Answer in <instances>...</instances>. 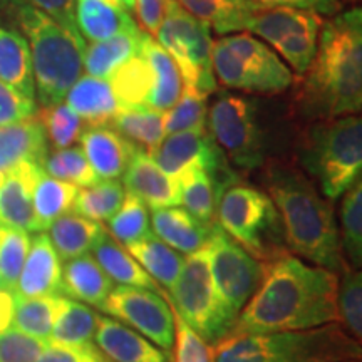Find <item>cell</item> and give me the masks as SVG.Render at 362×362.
<instances>
[{
	"label": "cell",
	"mask_w": 362,
	"mask_h": 362,
	"mask_svg": "<svg viewBox=\"0 0 362 362\" xmlns=\"http://www.w3.org/2000/svg\"><path fill=\"white\" fill-rule=\"evenodd\" d=\"M208 96L197 90L193 86H183L181 96L173 107L163 112V128L165 136L181 133V131L206 129L208 119Z\"/></svg>",
	"instance_id": "40"
},
{
	"label": "cell",
	"mask_w": 362,
	"mask_h": 362,
	"mask_svg": "<svg viewBox=\"0 0 362 362\" xmlns=\"http://www.w3.org/2000/svg\"><path fill=\"white\" fill-rule=\"evenodd\" d=\"M66 104L88 126L110 124L121 110L107 79L94 76H81L76 84L67 90Z\"/></svg>",
	"instance_id": "25"
},
{
	"label": "cell",
	"mask_w": 362,
	"mask_h": 362,
	"mask_svg": "<svg viewBox=\"0 0 362 362\" xmlns=\"http://www.w3.org/2000/svg\"><path fill=\"white\" fill-rule=\"evenodd\" d=\"M37 115L35 99H30L17 89L0 81V128L19 123Z\"/></svg>",
	"instance_id": "48"
},
{
	"label": "cell",
	"mask_w": 362,
	"mask_h": 362,
	"mask_svg": "<svg viewBox=\"0 0 362 362\" xmlns=\"http://www.w3.org/2000/svg\"><path fill=\"white\" fill-rule=\"evenodd\" d=\"M293 115L309 121L357 115L362 107V12H339L322 22L317 52L297 81Z\"/></svg>",
	"instance_id": "2"
},
{
	"label": "cell",
	"mask_w": 362,
	"mask_h": 362,
	"mask_svg": "<svg viewBox=\"0 0 362 362\" xmlns=\"http://www.w3.org/2000/svg\"><path fill=\"white\" fill-rule=\"evenodd\" d=\"M128 12H134V0H117Z\"/></svg>",
	"instance_id": "54"
},
{
	"label": "cell",
	"mask_w": 362,
	"mask_h": 362,
	"mask_svg": "<svg viewBox=\"0 0 362 362\" xmlns=\"http://www.w3.org/2000/svg\"><path fill=\"white\" fill-rule=\"evenodd\" d=\"M124 187L117 180H98L96 183L79 189L72 203V211L84 218L107 221L119 210L124 200Z\"/></svg>",
	"instance_id": "38"
},
{
	"label": "cell",
	"mask_w": 362,
	"mask_h": 362,
	"mask_svg": "<svg viewBox=\"0 0 362 362\" xmlns=\"http://www.w3.org/2000/svg\"><path fill=\"white\" fill-rule=\"evenodd\" d=\"M112 288L115 282L107 277L94 257H78L67 260L62 267L61 296L71 297L72 300L101 309Z\"/></svg>",
	"instance_id": "23"
},
{
	"label": "cell",
	"mask_w": 362,
	"mask_h": 362,
	"mask_svg": "<svg viewBox=\"0 0 362 362\" xmlns=\"http://www.w3.org/2000/svg\"><path fill=\"white\" fill-rule=\"evenodd\" d=\"M110 126L138 148H146L148 153H151L165 138L163 112L148 106L121 107Z\"/></svg>",
	"instance_id": "35"
},
{
	"label": "cell",
	"mask_w": 362,
	"mask_h": 362,
	"mask_svg": "<svg viewBox=\"0 0 362 362\" xmlns=\"http://www.w3.org/2000/svg\"><path fill=\"white\" fill-rule=\"evenodd\" d=\"M181 205L203 223L216 221V206L223 188L203 170H188L178 176Z\"/></svg>",
	"instance_id": "33"
},
{
	"label": "cell",
	"mask_w": 362,
	"mask_h": 362,
	"mask_svg": "<svg viewBox=\"0 0 362 362\" xmlns=\"http://www.w3.org/2000/svg\"><path fill=\"white\" fill-rule=\"evenodd\" d=\"M21 2L47 13L72 33H79L76 27V0H21Z\"/></svg>",
	"instance_id": "50"
},
{
	"label": "cell",
	"mask_w": 362,
	"mask_h": 362,
	"mask_svg": "<svg viewBox=\"0 0 362 362\" xmlns=\"http://www.w3.org/2000/svg\"><path fill=\"white\" fill-rule=\"evenodd\" d=\"M265 7H292L300 11H310L319 16H336L342 11V4L339 0H252Z\"/></svg>",
	"instance_id": "52"
},
{
	"label": "cell",
	"mask_w": 362,
	"mask_h": 362,
	"mask_svg": "<svg viewBox=\"0 0 362 362\" xmlns=\"http://www.w3.org/2000/svg\"><path fill=\"white\" fill-rule=\"evenodd\" d=\"M2 288H6V287H4V284H2V279H0V291H2Z\"/></svg>",
	"instance_id": "55"
},
{
	"label": "cell",
	"mask_w": 362,
	"mask_h": 362,
	"mask_svg": "<svg viewBox=\"0 0 362 362\" xmlns=\"http://www.w3.org/2000/svg\"><path fill=\"white\" fill-rule=\"evenodd\" d=\"M12 12L29 44L39 103L42 106L62 103L83 76L86 40L27 4H13Z\"/></svg>",
	"instance_id": "6"
},
{
	"label": "cell",
	"mask_w": 362,
	"mask_h": 362,
	"mask_svg": "<svg viewBox=\"0 0 362 362\" xmlns=\"http://www.w3.org/2000/svg\"><path fill=\"white\" fill-rule=\"evenodd\" d=\"M123 187L151 210L181 205L178 178L165 173L151 155L141 148L136 149L124 171Z\"/></svg>",
	"instance_id": "14"
},
{
	"label": "cell",
	"mask_w": 362,
	"mask_h": 362,
	"mask_svg": "<svg viewBox=\"0 0 362 362\" xmlns=\"http://www.w3.org/2000/svg\"><path fill=\"white\" fill-rule=\"evenodd\" d=\"M151 228L161 242L180 253H194L206 245L211 226L194 218L185 208L168 206L153 210Z\"/></svg>",
	"instance_id": "21"
},
{
	"label": "cell",
	"mask_w": 362,
	"mask_h": 362,
	"mask_svg": "<svg viewBox=\"0 0 362 362\" xmlns=\"http://www.w3.org/2000/svg\"><path fill=\"white\" fill-rule=\"evenodd\" d=\"M40 166L51 178L67 181L78 188L90 187L99 180L81 148H64L47 153Z\"/></svg>",
	"instance_id": "41"
},
{
	"label": "cell",
	"mask_w": 362,
	"mask_h": 362,
	"mask_svg": "<svg viewBox=\"0 0 362 362\" xmlns=\"http://www.w3.org/2000/svg\"><path fill=\"white\" fill-rule=\"evenodd\" d=\"M322 17L292 7H262L248 17L245 30L259 35L272 47L302 33H320Z\"/></svg>",
	"instance_id": "19"
},
{
	"label": "cell",
	"mask_w": 362,
	"mask_h": 362,
	"mask_svg": "<svg viewBox=\"0 0 362 362\" xmlns=\"http://www.w3.org/2000/svg\"><path fill=\"white\" fill-rule=\"evenodd\" d=\"M206 126L232 166L250 171L265 163V141L255 103L221 93L208 111Z\"/></svg>",
	"instance_id": "10"
},
{
	"label": "cell",
	"mask_w": 362,
	"mask_h": 362,
	"mask_svg": "<svg viewBox=\"0 0 362 362\" xmlns=\"http://www.w3.org/2000/svg\"><path fill=\"white\" fill-rule=\"evenodd\" d=\"M35 117L42 124L47 143H51L56 149L71 148L76 141H79L81 134L88 126L74 111L67 107L66 103L42 106Z\"/></svg>",
	"instance_id": "42"
},
{
	"label": "cell",
	"mask_w": 362,
	"mask_h": 362,
	"mask_svg": "<svg viewBox=\"0 0 362 362\" xmlns=\"http://www.w3.org/2000/svg\"><path fill=\"white\" fill-rule=\"evenodd\" d=\"M194 19L205 22L220 35L245 30L248 17L260 11V4L252 0H176Z\"/></svg>",
	"instance_id": "27"
},
{
	"label": "cell",
	"mask_w": 362,
	"mask_h": 362,
	"mask_svg": "<svg viewBox=\"0 0 362 362\" xmlns=\"http://www.w3.org/2000/svg\"><path fill=\"white\" fill-rule=\"evenodd\" d=\"M47 346V341L8 327L0 332V362H37Z\"/></svg>",
	"instance_id": "47"
},
{
	"label": "cell",
	"mask_w": 362,
	"mask_h": 362,
	"mask_svg": "<svg viewBox=\"0 0 362 362\" xmlns=\"http://www.w3.org/2000/svg\"><path fill=\"white\" fill-rule=\"evenodd\" d=\"M79 143L99 180L121 178L138 149L110 124L86 126Z\"/></svg>",
	"instance_id": "16"
},
{
	"label": "cell",
	"mask_w": 362,
	"mask_h": 362,
	"mask_svg": "<svg viewBox=\"0 0 362 362\" xmlns=\"http://www.w3.org/2000/svg\"><path fill=\"white\" fill-rule=\"evenodd\" d=\"M106 232L107 230L98 221L76 214H66L49 226V238L59 259L67 262L93 252Z\"/></svg>",
	"instance_id": "26"
},
{
	"label": "cell",
	"mask_w": 362,
	"mask_h": 362,
	"mask_svg": "<svg viewBox=\"0 0 362 362\" xmlns=\"http://www.w3.org/2000/svg\"><path fill=\"white\" fill-rule=\"evenodd\" d=\"M339 279L291 252L262 264V280L237 315L233 334L305 330L339 322Z\"/></svg>",
	"instance_id": "1"
},
{
	"label": "cell",
	"mask_w": 362,
	"mask_h": 362,
	"mask_svg": "<svg viewBox=\"0 0 362 362\" xmlns=\"http://www.w3.org/2000/svg\"><path fill=\"white\" fill-rule=\"evenodd\" d=\"M42 166L22 161L0 175V223L34 232V188Z\"/></svg>",
	"instance_id": "15"
},
{
	"label": "cell",
	"mask_w": 362,
	"mask_h": 362,
	"mask_svg": "<svg viewBox=\"0 0 362 362\" xmlns=\"http://www.w3.org/2000/svg\"><path fill=\"white\" fill-rule=\"evenodd\" d=\"M101 310L128 324V327L155 342L163 351L173 349L175 317L168 300L163 297V291L119 285L112 288Z\"/></svg>",
	"instance_id": "13"
},
{
	"label": "cell",
	"mask_w": 362,
	"mask_h": 362,
	"mask_svg": "<svg viewBox=\"0 0 362 362\" xmlns=\"http://www.w3.org/2000/svg\"><path fill=\"white\" fill-rule=\"evenodd\" d=\"M216 223L260 264L288 252L277 208L269 194L253 187L230 185L218 200Z\"/></svg>",
	"instance_id": "7"
},
{
	"label": "cell",
	"mask_w": 362,
	"mask_h": 362,
	"mask_svg": "<svg viewBox=\"0 0 362 362\" xmlns=\"http://www.w3.org/2000/svg\"><path fill=\"white\" fill-rule=\"evenodd\" d=\"M216 81L225 88L255 94H279L293 84V74L279 54L248 33H235L211 45Z\"/></svg>",
	"instance_id": "8"
},
{
	"label": "cell",
	"mask_w": 362,
	"mask_h": 362,
	"mask_svg": "<svg viewBox=\"0 0 362 362\" xmlns=\"http://www.w3.org/2000/svg\"><path fill=\"white\" fill-rule=\"evenodd\" d=\"M47 138L37 117L19 121L0 128V175L22 161L42 165L47 156Z\"/></svg>",
	"instance_id": "24"
},
{
	"label": "cell",
	"mask_w": 362,
	"mask_h": 362,
	"mask_svg": "<svg viewBox=\"0 0 362 362\" xmlns=\"http://www.w3.org/2000/svg\"><path fill=\"white\" fill-rule=\"evenodd\" d=\"M76 27L89 42L139 29L131 13L117 0H76Z\"/></svg>",
	"instance_id": "22"
},
{
	"label": "cell",
	"mask_w": 362,
	"mask_h": 362,
	"mask_svg": "<svg viewBox=\"0 0 362 362\" xmlns=\"http://www.w3.org/2000/svg\"><path fill=\"white\" fill-rule=\"evenodd\" d=\"M13 319V293L7 288L0 291V332L11 327Z\"/></svg>",
	"instance_id": "53"
},
{
	"label": "cell",
	"mask_w": 362,
	"mask_h": 362,
	"mask_svg": "<svg viewBox=\"0 0 362 362\" xmlns=\"http://www.w3.org/2000/svg\"><path fill=\"white\" fill-rule=\"evenodd\" d=\"M170 292L171 304L181 319L205 342L216 344L232 332L237 314L230 310L216 292L206 247L185 259Z\"/></svg>",
	"instance_id": "9"
},
{
	"label": "cell",
	"mask_w": 362,
	"mask_h": 362,
	"mask_svg": "<svg viewBox=\"0 0 362 362\" xmlns=\"http://www.w3.org/2000/svg\"><path fill=\"white\" fill-rule=\"evenodd\" d=\"M149 155L165 173L175 178L188 170H203L214 176L223 192L238 181L232 165L208 128L166 134Z\"/></svg>",
	"instance_id": "12"
},
{
	"label": "cell",
	"mask_w": 362,
	"mask_h": 362,
	"mask_svg": "<svg viewBox=\"0 0 362 362\" xmlns=\"http://www.w3.org/2000/svg\"><path fill=\"white\" fill-rule=\"evenodd\" d=\"M139 52L148 61L153 78L151 93L148 96L146 106L161 112L168 111L180 99L185 86L178 66H176L173 57L146 30L141 33Z\"/></svg>",
	"instance_id": "20"
},
{
	"label": "cell",
	"mask_w": 362,
	"mask_h": 362,
	"mask_svg": "<svg viewBox=\"0 0 362 362\" xmlns=\"http://www.w3.org/2000/svg\"><path fill=\"white\" fill-rule=\"evenodd\" d=\"M37 362H111L99 351L94 342L67 346V344H51L45 347Z\"/></svg>",
	"instance_id": "49"
},
{
	"label": "cell",
	"mask_w": 362,
	"mask_h": 362,
	"mask_svg": "<svg viewBox=\"0 0 362 362\" xmlns=\"http://www.w3.org/2000/svg\"><path fill=\"white\" fill-rule=\"evenodd\" d=\"M0 81L27 98H35L29 44L24 35L8 27H0Z\"/></svg>",
	"instance_id": "28"
},
{
	"label": "cell",
	"mask_w": 362,
	"mask_h": 362,
	"mask_svg": "<svg viewBox=\"0 0 362 362\" xmlns=\"http://www.w3.org/2000/svg\"><path fill=\"white\" fill-rule=\"evenodd\" d=\"M168 6L170 0H134V12L138 13L143 30L156 35L166 11H168Z\"/></svg>",
	"instance_id": "51"
},
{
	"label": "cell",
	"mask_w": 362,
	"mask_h": 362,
	"mask_svg": "<svg viewBox=\"0 0 362 362\" xmlns=\"http://www.w3.org/2000/svg\"><path fill=\"white\" fill-rule=\"evenodd\" d=\"M107 233L126 247L151 233L148 206L134 194L126 193L123 205L107 220Z\"/></svg>",
	"instance_id": "44"
},
{
	"label": "cell",
	"mask_w": 362,
	"mask_h": 362,
	"mask_svg": "<svg viewBox=\"0 0 362 362\" xmlns=\"http://www.w3.org/2000/svg\"><path fill=\"white\" fill-rule=\"evenodd\" d=\"M168 304L173 310L175 317V357L173 362H215L214 347L208 346V342L198 336L189 325L181 319L175 305L171 304L168 297Z\"/></svg>",
	"instance_id": "46"
},
{
	"label": "cell",
	"mask_w": 362,
	"mask_h": 362,
	"mask_svg": "<svg viewBox=\"0 0 362 362\" xmlns=\"http://www.w3.org/2000/svg\"><path fill=\"white\" fill-rule=\"evenodd\" d=\"M267 194L282 220L285 245L317 267L346 270L332 205L293 163L265 166Z\"/></svg>",
	"instance_id": "3"
},
{
	"label": "cell",
	"mask_w": 362,
	"mask_h": 362,
	"mask_svg": "<svg viewBox=\"0 0 362 362\" xmlns=\"http://www.w3.org/2000/svg\"><path fill=\"white\" fill-rule=\"evenodd\" d=\"M124 248L156 284H161L168 291L173 288L185 264L180 252L161 242L155 233H148Z\"/></svg>",
	"instance_id": "30"
},
{
	"label": "cell",
	"mask_w": 362,
	"mask_h": 362,
	"mask_svg": "<svg viewBox=\"0 0 362 362\" xmlns=\"http://www.w3.org/2000/svg\"><path fill=\"white\" fill-rule=\"evenodd\" d=\"M143 29L128 30L112 35L99 42L86 44L83 66L89 76L99 79H110V76L126 61L139 52Z\"/></svg>",
	"instance_id": "29"
},
{
	"label": "cell",
	"mask_w": 362,
	"mask_h": 362,
	"mask_svg": "<svg viewBox=\"0 0 362 362\" xmlns=\"http://www.w3.org/2000/svg\"><path fill=\"white\" fill-rule=\"evenodd\" d=\"M341 252L349 269L362 265V183L356 181L344 193L341 206Z\"/></svg>",
	"instance_id": "39"
},
{
	"label": "cell",
	"mask_w": 362,
	"mask_h": 362,
	"mask_svg": "<svg viewBox=\"0 0 362 362\" xmlns=\"http://www.w3.org/2000/svg\"><path fill=\"white\" fill-rule=\"evenodd\" d=\"M339 322L344 324L351 337H362V275L361 270L347 267L337 287Z\"/></svg>",
	"instance_id": "45"
},
{
	"label": "cell",
	"mask_w": 362,
	"mask_h": 362,
	"mask_svg": "<svg viewBox=\"0 0 362 362\" xmlns=\"http://www.w3.org/2000/svg\"><path fill=\"white\" fill-rule=\"evenodd\" d=\"M61 259L49 235L39 232L30 238L29 253L13 293L21 297L61 296Z\"/></svg>",
	"instance_id": "17"
},
{
	"label": "cell",
	"mask_w": 362,
	"mask_h": 362,
	"mask_svg": "<svg viewBox=\"0 0 362 362\" xmlns=\"http://www.w3.org/2000/svg\"><path fill=\"white\" fill-rule=\"evenodd\" d=\"M210 272L221 300L238 315L262 280V264L214 223L206 242Z\"/></svg>",
	"instance_id": "11"
},
{
	"label": "cell",
	"mask_w": 362,
	"mask_h": 362,
	"mask_svg": "<svg viewBox=\"0 0 362 362\" xmlns=\"http://www.w3.org/2000/svg\"><path fill=\"white\" fill-rule=\"evenodd\" d=\"M94 344L111 362H173L170 352L158 349L139 332L106 315L98 317Z\"/></svg>",
	"instance_id": "18"
},
{
	"label": "cell",
	"mask_w": 362,
	"mask_h": 362,
	"mask_svg": "<svg viewBox=\"0 0 362 362\" xmlns=\"http://www.w3.org/2000/svg\"><path fill=\"white\" fill-rule=\"evenodd\" d=\"M93 253L99 267L106 272V275L112 282L160 292L155 280L149 277L146 272L143 270V267L107 232L99 240L98 245L93 248Z\"/></svg>",
	"instance_id": "31"
},
{
	"label": "cell",
	"mask_w": 362,
	"mask_h": 362,
	"mask_svg": "<svg viewBox=\"0 0 362 362\" xmlns=\"http://www.w3.org/2000/svg\"><path fill=\"white\" fill-rule=\"evenodd\" d=\"M107 81L121 107L146 106L153 78L148 61L141 52L117 67Z\"/></svg>",
	"instance_id": "36"
},
{
	"label": "cell",
	"mask_w": 362,
	"mask_h": 362,
	"mask_svg": "<svg viewBox=\"0 0 362 362\" xmlns=\"http://www.w3.org/2000/svg\"><path fill=\"white\" fill-rule=\"evenodd\" d=\"M98 317L96 312L83 302L61 297L49 342L67 344V346L93 342L98 327Z\"/></svg>",
	"instance_id": "34"
},
{
	"label": "cell",
	"mask_w": 362,
	"mask_h": 362,
	"mask_svg": "<svg viewBox=\"0 0 362 362\" xmlns=\"http://www.w3.org/2000/svg\"><path fill=\"white\" fill-rule=\"evenodd\" d=\"M300 170L325 200H337L361 180L362 119L347 115L310 121L297 144Z\"/></svg>",
	"instance_id": "5"
},
{
	"label": "cell",
	"mask_w": 362,
	"mask_h": 362,
	"mask_svg": "<svg viewBox=\"0 0 362 362\" xmlns=\"http://www.w3.org/2000/svg\"><path fill=\"white\" fill-rule=\"evenodd\" d=\"M59 296L21 297L13 293V327L49 342L59 309Z\"/></svg>",
	"instance_id": "37"
},
{
	"label": "cell",
	"mask_w": 362,
	"mask_h": 362,
	"mask_svg": "<svg viewBox=\"0 0 362 362\" xmlns=\"http://www.w3.org/2000/svg\"><path fill=\"white\" fill-rule=\"evenodd\" d=\"M214 357L215 362H356L361 344L334 322L288 332H230L215 344Z\"/></svg>",
	"instance_id": "4"
},
{
	"label": "cell",
	"mask_w": 362,
	"mask_h": 362,
	"mask_svg": "<svg viewBox=\"0 0 362 362\" xmlns=\"http://www.w3.org/2000/svg\"><path fill=\"white\" fill-rule=\"evenodd\" d=\"M29 247L30 237L25 230L0 223V279L8 292H16Z\"/></svg>",
	"instance_id": "43"
},
{
	"label": "cell",
	"mask_w": 362,
	"mask_h": 362,
	"mask_svg": "<svg viewBox=\"0 0 362 362\" xmlns=\"http://www.w3.org/2000/svg\"><path fill=\"white\" fill-rule=\"evenodd\" d=\"M79 188L67 181H59L40 173L34 188V232L49 230L59 216L69 214Z\"/></svg>",
	"instance_id": "32"
}]
</instances>
